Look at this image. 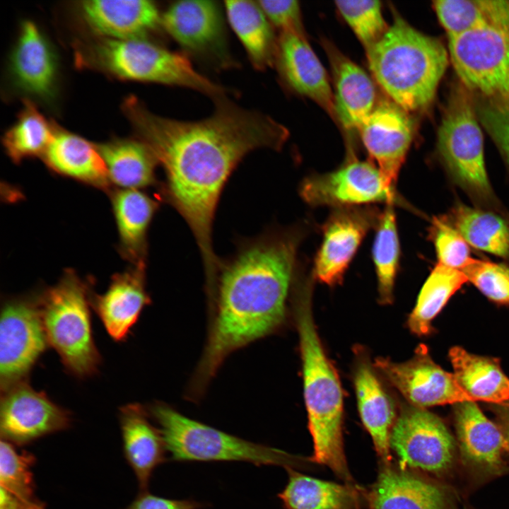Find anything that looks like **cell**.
Masks as SVG:
<instances>
[{
  "label": "cell",
  "mask_w": 509,
  "mask_h": 509,
  "mask_svg": "<svg viewBox=\"0 0 509 509\" xmlns=\"http://www.w3.org/2000/svg\"><path fill=\"white\" fill-rule=\"evenodd\" d=\"M215 102L213 114L198 121L157 115L134 96L122 105L138 138L163 166L168 197L190 227L208 276L220 267L212 246V223L226 180L250 152L278 150L288 137L284 127L264 113L226 98Z\"/></svg>",
  "instance_id": "obj_1"
},
{
  "label": "cell",
  "mask_w": 509,
  "mask_h": 509,
  "mask_svg": "<svg viewBox=\"0 0 509 509\" xmlns=\"http://www.w3.org/2000/svg\"><path fill=\"white\" fill-rule=\"evenodd\" d=\"M295 235L263 238L242 250L217 283L216 317L196 378L213 376L232 351L275 330L285 317L298 243Z\"/></svg>",
  "instance_id": "obj_2"
},
{
  "label": "cell",
  "mask_w": 509,
  "mask_h": 509,
  "mask_svg": "<svg viewBox=\"0 0 509 509\" xmlns=\"http://www.w3.org/2000/svg\"><path fill=\"white\" fill-rule=\"evenodd\" d=\"M311 294L310 283L303 286L295 305L304 398L313 441L311 460L350 480L342 437L343 392L337 371L327 357L317 333Z\"/></svg>",
  "instance_id": "obj_3"
},
{
  "label": "cell",
  "mask_w": 509,
  "mask_h": 509,
  "mask_svg": "<svg viewBox=\"0 0 509 509\" xmlns=\"http://www.w3.org/2000/svg\"><path fill=\"white\" fill-rule=\"evenodd\" d=\"M366 53L377 83L409 113L433 102L449 59L438 39L419 31L395 11L392 23Z\"/></svg>",
  "instance_id": "obj_4"
},
{
  "label": "cell",
  "mask_w": 509,
  "mask_h": 509,
  "mask_svg": "<svg viewBox=\"0 0 509 509\" xmlns=\"http://www.w3.org/2000/svg\"><path fill=\"white\" fill-rule=\"evenodd\" d=\"M75 58L81 67L124 80L190 88L218 100L227 90L198 72L188 58L146 39L100 37L78 42Z\"/></svg>",
  "instance_id": "obj_5"
},
{
  "label": "cell",
  "mask_w": 509,
  "mask_h": 509,
  "mask_svg": "<svg viewBox=\"0 0 509 509\" xmlns=\"http://www.w3.org/2000/svg\"><path fill=\"white\" fill-rule=\"evenodd\" d=\"M470 93L462 85L451 90L438 130L437 153L454 183L476 203L496 209L485 166L483 134Z\"/></svg>",
  "instance_id": "obj_6"
},
{
  "label": "cell",
  "mask_w": 509,
  "mask_h": 509,
  "mask_svg": "<svg viewBox=\"0 0 509 509\" xmlns=\"http://www.w3.org/2000/svg\"><path fill=\"white\" fill-rule=\"evenodd\" d=\"M88 288L68 270L38 300L48 344L67 370L78 377L95 373L100 361L93 338Z\"/></svg>",
  "instance_id": "obj_7"
},
{
  "label": "cell",
  "mask_w": 509,
  "mask_h": 509,
  "mask_svg": "<svg viewBox=\"0 0 509 509\" xmlns=\"http://www.w3.org/2000/svg\"><path fill=\"white\" fill-rule=\"evenodd\" d=\"M151 413L160 428L167 451L177 462L241 461L257 466L280 465L286 468L299 458L279 449L255 443L191 419L162 404Z\"/></svg>",
  "instance_id": "obj_8"
},
{
  "label": "cell",
  "mask_w": 509,
  "mask_h": 509,
  "mask_svg": "<svg viewBox=\"0 0 509 509\" xmlns=\"http://www.w3.org/2000/svg\"><path fill=\"white\" fill-rule=\"evenodd\" d=\"M462 85L486 98L509 95V2L486 24L448 40Z\"/></svg>",
  "instance_id": "obj_9"
},
{
  "label": "cell",
  "mask_w": 509,
  "mask_h": 509,
  "mask_svg": "<svg viewBox=\"0 0 509 509\" xmlns=\"http://www.w3.org/2000/svg\"><path fill=\"white\" fill-rule=\"evenodd\" d=\"M224 17L218 1H179L162 13L161 26L189 55L223 70L237 65L229 49Z\"/></svg>",
  "instance_id": "obj_10"
},
{
  "label": "cell",
  "mask_w": 509,
  "mask_h": 509,
  "mask_svg": "<svg viewBox=\"0 0 509 509\" xmlns=\"http://www.w3.org/2000/svg\"><path fill=\"white\" fill-rule=\"evenodd\" d=\"M300 193L307 204L315 206L356 207L376 202L404 204L378 167L356 159L332 172L307 177Z\"/></svg>",
  "instance_id": "obj_11"
},
{
  "label": "cell",
  "mask_w": 509,
  "mask_h": 509,
  "mask_svg": "<svg viewBox=\"0 0 509 509\" xmlns=\"http://www.w3.org/2000/svg\"><path fill=\"white\" fill-rule=\"evenodd\" d=\"M48 344L38 300L5 303L0 320L1 392L24 381Z\"/></svg>",
  "instance_id": "obj_12"
},
{
  "label": "cell",
  "mask_w": 509,
  "mask_h": 509,
  "mask_svg": "<svg viewBox=\"0 0 509 509\" xmlns=\"http://www.w3.org/2000/svg\"><path fill=\"white\" fill-rule=\"evenodd\" d=\"M390 447L403 469L440 472L451 464L453 438L436 415L415 406L402 409L390 434Z\"/></svg>",
  "instance_id": "obj_13"
},
{
  "label": "cell",
  "mask_w": 509,
  "mask_h": 509,
  "mask_svg": "<svg viewBox=\"0 0 509 509\" xmlns=\"http://www.w3.org/2000/svg\"><path fill=\"white\" fill-rule=\"evenodd\" d=\"M373 365L413 406L423 408L476 402L459 384L454 373L432 359L425 344H420L407 361L396 363L378 357Z\"/></svg>",
  "instance_id": "obj_14"
},
{
  "label": "cell",
  "mask_w": 509,
  "mask_h": 509,
  "mask_svg": "<svg viewBox=\"0 0 509 509\" xmlns=\"http://www.w3.org/2000/svg\"><path fill=\"white\" fill-rule=\"evenodd\" d=\"M1 440L24 445L68 428L70 414L24 381L1 392Z\"/></svg>",
  "instance_id": "obj_15"
},
{
  "label": "cell",
  "mask_w": 509,
  "mask_h": 509,
  "mask_svg": "<svg viewBox=\"0 0 509 509\" xmlns=\"http://www.w3.org/2000/svg\"><path fill=\"white\" fill-rule=\"evenodd\" d=\"M380 213L368 207L337 208L323 226L321 245L314 263L315 277L335 286L341 282L367 233L376 226Z\"/></svg>",
  "instance_id": "obj_16"
},
{
  "label": "cell",
  "mask_w": 509,
  "mask_h": 509,
  "mask_svg": "<svg viewBox=\"0 0 509 509\" xmlns=\"http://www.w3.org/2000/svg\"><path fill=\"white\" fill-rule=\"evenodd\" d=\"M358 131L367 152L395 189L414 138V122L409 112L392 101L381 102Z\"/></svg>",
  "instance_id": "obj_17"
},
{
  "label": "cell",
  "mask_w": 509,
  "mask_h": 509,
  "mask_svg": "<svg viewBox=\"0 0 509 509\" xmlns=\"http://www.w3.org/2000/svg\"><path fill=\"white\" fill-rule=\"evenodd\" d=\"M283 82L335 117L334 93L327 73L304 33H281L275 64Z\"/></svg>",
  "instance_id": "obj_18"
},
{
  "label": "cell",
  "mask_w": 509,
  "mask_h": 509,
  "mask_svg": "<svg viewBox=\"0 0 509 509\" xmlns=\"http://www.w3.org/2000/svg\"><path fill=\"white\" fill-rule=\"evenodd\" d=\"M10 74L14 87L39 100L55 95L57 62L54 51L37 25L23 23L10 58Z\"/></svg>",
  "instance_id": "obj_19"
},
{
  "label": "cell",
  "mask_w": 509,
  "mask_h": 509,
  "mask_svg": "<svg viewBox=\"0 0 509 509\" xmlns=\"http://www.w3.org/2000/svg\"><path fill=\"white\" fill-rule=\"evenodd\" d=\"M79 11L85 23L103 37L146 39L161 25L162 14L151 1H83Z\"/></svg>",
  "instance_id": "obj_20"
},
{
  "label": "cell",
  "mask_w": 509,
  "mask_h": 509,
  "mask_svg": "<svg viewBox=\"0 0 509 509\" xmlns=\"http://www.w3.org/2000/svg\"><path fill=\"white\" fill-rule=\"evenodd\" d=\"M358 351L353 380L359 415L378 454L389 462L390 434L397 417L395 404L377 377L369 358Z\"/></svg>",
  "instance_id": "obj_21"
},
{
  "label": "cell",
  "mask_w": 509,
  "mask_h": 509,
  "mask_svg": "<svg viewBox=\"0 0 509 509\" xmlns=\"http://www.w3.org/2000/svg\"><path fill=\"white\" fill-rule=\"evenodd\" d=\"M334 83L335 117L347 130L358 129L376 106L373 81L331 43L324 44Z\"/></svg>",
  "instance_id": "obj_22"
},
{
  "label": "cell",
  "mask_w": 509,
  "mask_h": 509,
  "mask_svg": "<svg viewBox=\"0 0 509 509\" xmlns=\"http://www.w3.org/2000/svg\"><path fill=\"white\" fill-rule=\"evenodd\" d=\"M150 299L145 289V266H132L115 274L107 291L92 300L109 335L124 339Z\"/></svg>",
  "instance_id": "obj_23"
},
{
  "label": "cell",
  "mask_w": 509,
  "mask_h": 509,
  "mask_svg": "<svg viewBox=\"0 0 509 509\" xmlns=\"http://www.w3.org/2000/svg\"><path fill=\"white\" fill-rule=\"evenodd\" d=\"M42 158L58 175L105 191L111 187L98 146L56 125Z\"/></svg>",
  "instance_id": "obj_24"
},
{
  "label": "cell",
  "mask_w": 509,
  "mask_h": 509,
  "mask_svg": "<svg viewBox=\"0 0 509 509\" xmlns=\"http://www.w3.org/2000/svg\"><path fill=\"white\" fill-rule=\"evenodd\" d=\"M119 422L124 457L139 488L147 491L154 470L166 460L167 448L163 435L137 404L121 408Z\"/></svg>",
  "instance_id": "obj_25"
},
{
  "label": "cell",
  "mask_w": 509,
  "mask_h": 509,
  "mask_svg": "<svg viewBox=\"0 0 509 509\" xmlns=\"http://www.w3.org/2000/svg\"><path fill=\"white\" fill-rule=\"evenodd\" d=\"M111 200L119 253L132 266H145L147 232L158 202L141 189H117Z\"/></svg>",
  "instance_id": "obj_26"
},
{
  "label": "cell",
  "mask_w": 509,
  "mask_h": 509,
  "mask_svg": "<svg viewBox=\"0 0 509 509\" xmlns=\"http://www.w3.org/2000/svg\"><path fill=\"white\" fill-rule=\"evenodd\" d=\"M455 419L461 454L475 467H498L505 447V435L480 410L475 402L455 404Z\"/></svg>",
  "instance_id": "obj_27"
},
{
  "label": "cell",
  "mask_w": 509,
  "mask_h": 509,
  "mask_svg": "<svg viewBox=\"0 0 509 509\" xmlns=\"http://www.w3.org/2000/svg\"><path fill=\"white\" fill-rule=\"evenodd\" d=\"M370 509H447L445 492L403 471L382 470L370 495Z\"/></svg>",
  "instance_id": "obj_28"
},
{
  "label": "cell",
  "mask_w": 509,
  "mask_h": 509,
  "mask_svg": "<svg viewBox=\"0 0 509 509\" xmlns=\"http://www.w3.org/2000/svg\"><path fill=\"white\" fill-rule=\"evenodd\" d=\"M226 19L253 66L263 71L275 64L278 38L258 1H226Z\"/></svg>",
  "instance_id": "obj_29"
},
{
  "label": "cell",
  "mask_w": 509,
  "mask_h": 509,
  "mask_svg": "<svg viewBox=\"0 0 509 509\" xmlns=\"http://www.w3.org/2000/svg\"><path fill=\"white\" fill-rule=\"evenodd\" d=\"M111 185L122 189H141L156 182L158 160L141 139H116L98 145Z\"/></svg>",
  "instance_id": "obj_30"
},
{
  "label": "cell",
  "mask_w": 509,
  "mask_h": 509,
  "mask_svg": "<svg viewBox=\"0 0 509 509\" xmlns=\"http://www.w3.org/2000/svg\"><path fill=\"white\" fill-rule=\"evenodd\" d=\"M448 356L457 382L476 402L509 400V378L498 358L473 354L461 346L452 347Z\"/></svg>",
  "instance_id": "obj_31"
},
{
  "label": "cell",
  "mask_w": 509,
  "mask_h": 509,
  "mask_svg": "<svg viewBox=\"0 0 509 509\" xmlns=\"http://www.w3.org/2000/svg\"><path fill=\"white\" fill-rule=\"evenodd\" d=\"M445 217L469 245L509 261V223L501 215L457 204Z\"/></svg>",
  "instance_id": "obj_32"
},
{
  "label": "cell",
  "mask_w": 509,
  "mask_h": 509,
  "mask_svg": "<svg viewBox=\"0 0 509 509\" xmlns=\"http://www.w3.org/2000/svg\"><path fill=\"white\" fill-rule=\"evenodd\" d=\"M468 281L464 273L437 263L424 282L407 325L419 337L431 333L433 320L450 298Z\"/></svg>",
  "instance_id": "obj_33"
},
{
  "label": "cell",
  "mask_w": 509,
  "mask_h": 509,
  "mask_svg": "<svg viewBox=\"0 0 509 509\" xmlns=\"http://www.w3.org/2000/svg\"><path fill=\"white\" fill-rule=\"evenodd\" d=\"M288 481L278 496L285 509H350L355 503L349 487L311 477L287 468Z\"/></svg>",
  "instance_id": "obj_34"
},
{
  "label": "cell",
  "mask_w": 509,
  "mask_h": 509,
  "mask_svg": "<svg viewBox=\"0 0 509 509\" xmlns=\"http://www.w3.org/2000/svg\"><path fill=\"white\" fill-rule=\"evenodd\" d=\"M23 102L17 121L3 138L6 153L16 163L26 158H42L53 138L55 127L29 99Z\"/></svg>",
  "instance_id": "obj_35"
},
{
  "label": "cell",
  "mask_w": 509,
  "mask_h": 509,
  "mask_svg": "<svg viewBox=\"0 0 509 509\" xmlns=\"http://www.w3.org/2000/svg\"><path fill=\"white\" fill-rule=\"evenodd\" d=\"M372 256L378 279L379 301L390 304L400 259V244L394 204H387L377 223Z\"/></svg>",
  "instance_id": "obj_36"
},
{
  "label": "cell",
  "mask_w": 509,
  "mask_h": 509,
  "mask_svg": "<svg viewBox=\"0 0 509 509\" xmlns=\"http://www.w3.org/2000/svg\"><path fill=\"white\" fill-rule=\"evenodd\" d=\"M433 8L449 40L488 23L494 1L438 0Z\"/></svg>",
  "instance_id": "obj_37"
},
{
  "label": "cell",
  "mask_w": 509,
  "mask_h": 509,
  "mask_svg": "<svg viewBox=\"0 0 509 509\" xmlns=\"http://www.w3.org/2000/svg\"><path fill=\"white\" fill-rule=\"evenodd\" d=\"M35 463L33 453L18 451L12 443L1 440L0 486L18 496L37 499L32 472Z\"/></svg>",
  "instance_id": "obj_38"
},
{
  "label": "cell",
  "mask_w": 509,
  "mask_h": 509,
  "mask_svg": "<svg viewBox=\"0 0 509 509\" xmlns=\"http://www.w3.org/2000/svg\"><path fill=\"white\" fill-rule=\"evenodd\" d=\"M335 5L365 49L376 43L388 29L380 1H336Z\"/></svg>",
  "instance_id": "obj_39"
},
{
  "label": "cell",
  "mask_w": 509,
  "mask_h": 509,
  "mask_svg": "<svg viewBox=\"0 0 509 509\" xmlns=\"http://www.w3.org/2000/svg\"><path fill=\"white\" fill-rule=\"evenodd\" d=\"M438 263L462 271L473 259L469 244L445 216L435 217L429 230Z\"/></svg>",
  "instance_id": "obj_40"
},
{
  "label": "cell",
  "mask_w": 509,
  "mask_h": 509,
  "mask_svg": "<svg viewBox=\"0 0 509 509\" xmlns=\"http://www.w3.org/2000/svg\"><path fill=\"white\" fill-rule=\"evenodd\" d=\"M472 283L489 300L509 305V267L503 263L474 259L462 270Z\"/></svg>",
  "instance_id": "obj_41"
},
{
  "label": "cell",
  "mask_w": 509,
  "mask_h": 509,
  "mask_svg": "<svg viewBox=\"0 0 509 509\" xmlns=\"http://www.w3.org/2000/svg\"><path fill=\"white\" fill-rule=\"evenodd\" d=\"M486 99L476 106L479 121L509 166V95Z\"/></svg>",
  "instance_id": "obj_42"
},
{
  "label": "cell",
  "mask_w": 509,
  "mask_h": 509,
  "mask_svg": "<svg viewBox=\"0 0 509 509\" xmlns=\"http://www.w3.org/2000/svg\"><path fill=\"white\" fill-rule=\"evenodd\" d=\"M274 28L281 33H304L300 6L298 1H257Z\"/></svg>",
  "instance_id": "obj_43"
},
{
  "label": "cell",
  "mask_w": 509,
  "mask_h": 509,
  "mask_svg": "<svg viewBox=\"0 0 509 509\" xmlns=\"http://www.w3.org/2000/svg\"><path fill=\"white\" fill-rule=\"evenodd\" d=\"M206 506L192 499H170L141 491L125 509H201Z\"/></svg>",
  "instance_id": "obj_44"
},
{
  "label": "cell",
  "mask_w": 509,
  "mask_h": 509,
  "mask_svg": "<svg viewBox=\"0 0 509 509\" xmlns=\"http://www.w3.org/2000/svg\"><path fill=\"white\" fill-rule=\"evenodd\" d=\"M40 499H29L18 496L3 487L0 489V509H45Z\"/></svg>",
  "instance_id": "obj_45"
},
{
  "label": "cell",
  "mask_w": 509,
  "mask_h": 509,
  "mask_svg": "<svg viewBox=\"0 0 509 509\" xmlns=\"http://www.w3.org/2000/svg\"><path fill=\"white\" fill-rule=\"evenodd\" d=\"M508 410L505 411V438L507 440L508 447H509V405L506 406Z\"/></svg>",
  "instance_id": "obj_46"
}]
</instances>
